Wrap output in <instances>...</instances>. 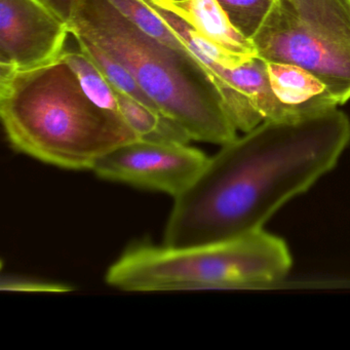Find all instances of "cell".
<instances>
[{
  "instance_id": "16",
  "label": "cell",
  "mask_w": 350,
  "mask_h": 350,
  "mask_svg": "<svg viewBox=\"0 0 350 350\" xmlns=\"http://www.w3.org/2000/svg\"><path fill=\"white\" fill-rule=\"evenodd\" d=\"M0 290L7 292L22 293H68L71 286L61 282H49L38 278L23 276L3 275L0 282Z\"/></svg>"
},
{
  "instance_id": "6",
  "label": "cell",
  "mask_w": 350,
  "mask_h": 350,
  "mask_svg": "<svg viewBox=\"0 0 350 350\" xmlns=\"http://www.w3.org/2000/svg\"><path fill=\"white\" fill-rule=\"evenodd\" d=\"M208 157L189 143L136 140L104 155L93 169L106 181L176 198L196 181Z\"/></svg>"
},
{
  "instance_id": "2",
  "label": "cell",
  "mask_w": 350,
  "mask_h": 350,
  "mask_svg": "<svg viewBox=\"0 0 350 350\" xmlns=\"http://www.w3.org/2000/svg\"><path fill=\"white\" fill-rule=\"evenodd\" d=\"M0 118L16 151L70 171H93L104 155L139 140L120 112L85 96L61 56L27 70L0 66Z\"/></svg>"
},
{
  "instance_id": "13",
  "label": "cell",
  "mask_w": 350,
  "mask_h": 350,
  "mask_svg": "<svg viewBox=\"0 0 350 350\" xmlns=\"http://www.w3.org/2000/svg\"><path fill=\"white\" fill-rule=\"evenodd\" d=\"M71 36L77 40L79 50L85 53L95 63L96 66L102 71L106 79L118 91L131 96L144 105L148 106L151 109L159 112L155 104L141 89L140 85L126 67L85 36L77 33H73Z\"/></svg>"
},
{
  "instance_id": "11",
  "label": "cell",
  "mask_w": 350,
  "mask_h": 350,
  "mask_svg": "<svg viewBox=\"0 0 350 350\" xmlns=\"http://www.w3.org/2000/svg\"><path fill=\"white\" fill-rule=\"evenodd\" d=\"M118 111L140 140L190 143L182 126L159 112L118 91Z\"/></svg>"
},
{
  "instance_id": "1",
  "label": "cell",
  "mask_w": 350,
  "mask_h": 350,
  "mask_svg": "<svg viewBox=\"0 0 350 350\" xmlns=\"http://www.w3.org/2000/svg\"><path fill=\"white\" fill-rule=\"evenodd\" d=\"M349 142V118L337 108L261 122L222 145L174 198L163 243L200 245L263 229L284 204L333 170Z\"/></svg>"
},
{
  "instance_id": "10",
  "label": "cell",
  "mask_w": 350,
  "mask_h": 350,
  "mask_svg": "<svg viewBox=\"0 0 350 350\" xmlns=\"http://www.w3.org/2000/svg\"><path fill=\"white\" fill-rule=\"evenodd\" d=\"M204 38L237 56H258L255 46L235 29L218 0H186L170 3Z\"/></svg>"
},
{
  "instance_id": "18",
  "label": "cell",
  "mask_w": 350,
  "mask_h": 350,
  "mask_svg": "<svg viewBox=\"0 0 350 350\" xmlns=\"http://www.w3.org/2000/svg\"><path fill=\"white\" fill-rule=\"evenodd\" d=\"M169 3H183V1H186V0H167Z\"/></svg>"
},
{
  "instance_id": "9",
  "label": "cell",
  "mask_w": 350,
  "mask_h": 350,
  "mask_svg": "<svg viewBox=\"0 0 350 350\" xmlns=\"http://www.w3.org/2000/svg\"><path fill=\"white\" fill-rule=\"evenodd\" d=\"M214 81L222 98L228 93V85L243 94L251 102L262 122L294 120L274 95L268 77L267 62L259 56L235 68L221 67L215 75Z\"/></svg>"
},
{
  "instance_id": "5",
  "label": "cell",
  "mask_w": 350,
  "mask_h": 350,
  "mask_svg": "<svg viewBox=\"0 0 350 350\" xmlns=\"http://www.w3.org/2000/svg\"><path fill=\"white\" fill-rule=\"evenodd\" d=\"M252 42L267 62L312 73L339 105L350 100V0H274Z\"/></svg>"
},
{
  "instance_id": "15",
  "label": "cell",
  "mask_w": 350,
  "mask_h": 350,
  "mask_svg": "<svg viewBox=\"0 0 350 350\" xmlns=\"http://www.w3.org/2000/svg\"><path fill=\"white\" fill-rule=\"evenodd\" d=\"M237 31L253 40L269 14L274 0H218Z\"/></svg>"
},
{
  "instance_id": "14",
  "label": "cell",
  "mask_w": 350,
  "mask_h": 350,
  "mask_svg": "<svg viewBox=\"0 0 350 350\" xmlns=\"http://www.w3.org/2000/svg\"><path fill=\"white\" fill-rule=\"evenodd\" d=\"M122 15L151 38L178 50L188 51L175 32L143 0H108Z\"/></svg>"
},
{
  "instance_id": "8",
  "label": "cell",
  "mask_w": 350,
  "mask_h": 350,
  "mask_svg": "<svg viewBox=\"0 0 350 350\" xmlns=\"http://www.w3.org/2000/svg\"><path fill=\"white\" fill-rule=\"evenodd\" d=\"M267 71L274 95L294 120L317 116L339 105L327 85L302 67L267 62Z\"/></svg>"
},
{
  "instance_id": "12",
  "label": "cell",
  "mask_w": 350,
  "mask_h": 350,
  "mask_svg": "<svg viewBox=\"0 0 350 350\" xmlns=\"http://www.w3.org/2000/svg\"><path fill=\"white\" fill-rule=\"evenodd\" d=\"M61 59L72 69L83 93L103 109L118 111V90L106 79L95 63L79 51H64Z\"/></svg>"
},
{
  "instance_id": "17",
  "label": "cell",
  "mask_w": 350,
  "mask_h": 350,
  "mask_svg": "<svg viewBox=\"0 0 350 350\" xmlns=\"http://www.w3.org/2000/svg\"><path fill=\"white\" fill-rule=\"evenodd\" d=\"M67 25L71 23L83 0H38Z\"/></svg>"
},
{
  "instance_id": "4",
  "label": "cell",
  "mask_w": 350,
  "mask_h": 350,
  "mask_svg": "<svg viewBox=\"0 0 350 350\" xmlns=\"http://www.w3.org/2000/svg\"><path fill=\"white\" fill-rule=\"evenodd\" d=\"M291 266L286 243L259 229L183 247L134 243L109 266L105 280L124 292L261 288L282 282Z\"/></svg>"
},
{
  "instance_id": "7",
  "label": "cell",
  "mask_w": 350,
  "mask_h": 350,
  "mask_svg": "<svg viewBox=\"0 0 350 350\" xmlns=\"http://www.w3.org/2000/svg\"><path fill=\"white\" fill-rule=\"evenodd\" d=\"M70 34L38 0H0V66L27 70L53 62Z\"/></svg>"
},
{
  "instance_id": "3",
  "label": "cell",
  "mask_w": 350,
  "mask_h": 350,
  "mask_svg": "<svg viewBox=\"0 0 350 350\" xmlns=\"http://www.w3.org/2000/svg\"><path fill=\"white\" fill-rule=\"evenodd\" d=\"M68 28L126 67L159 112L192 141L222 146L237 138L214 79L189 51L151 38L108 0H83Z\"/></svg>"
}]
</instances>
